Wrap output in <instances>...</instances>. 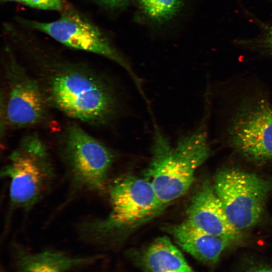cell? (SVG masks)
Here are the masks:
<instances>
[{
    "label": "cell",
    "instance_id": "1",
    "mask_svg": "<svg viewBox=\"0 0 272 272\" xmlns=\"http://www.w3.org/2000/svg\"><path fill=\"white\" fill-rule=\"evenodd\" d=\"M205 113L197 127L172 146L154 125L152 157L144 173L163 206L183 195L191 186L196 170L210 155L208 129L211 100L206 99Z\"/></svg>",
    "mask_w": 272,
    "mask_h": 272
},
{
    "label": "cell",
    "instance_id": "2",
    "mask_svg": "<svg viewBox=\"0 0 272 272\" xmlns=\"http://www.w3.org/2000/svg\"><path fill=\"white\" fill-rule=\"evenodd\" d=\"M47 98L51 104L74 119L95 124H105L119 110L112 85L105 78L85 68L66 65L49 76Z\"/></svg>",
    "mask_w": 272,
    "mask_h": 272
},
{
    "label": "cell",
    "instance_id": "3",
    "mask_svg": "<svg viewBox=\"0 0 272 272\" xmlns=\"http://www.w3.org/2000/svg\"><path fill=\"white\" fill-rule=\"evenodd\" d=\"M109 196L111 209L108 217L85 222L80 226V237L88 244H105L118 233L149 220L165 207L145 177L128 176L115 182Z\"/></svg>",
    "mask_w": 272,
    "mask_h": 272
},
{
    "label": "cell",
    "instance_id": "4",
    "mask_svg": "<svg viewBox=\"0 0 272 272\" xmlns=\"http://www.w3.org/2000/svg\"><path fill=\"white\" fill-rule=\"evenodd\" d=\"M223 129L232 148L246 159L272 160V102L257 87L244 89L232 99Z\"/></svg>",
    "mask_w": 272,
    "mask_h": 272
},
{
    "label": "cell",
    "instance_id": "5",
    "mask_svg": "<svg viewBox=\"0 0 272 272\" xmlns=\"http://www.w3.org/2000/svg\"><path fill=\"white\" fill-rule=\"evenodd\" d=\"M10 181L11 202L28 210L48 192L54 169L48 150L36 133L24 136L1 172Z\"/></svg>",
    "mask_w": 272,
    "mask_h": 272
},
{
    "label": "cell",
    "instance_id": "6",
    "mask_svg": "<svg viewBox=\"0 0 272 272\" xmlns=\"http://www.w3.org/2000/svg\"><path fill=\"white\" fill-rule=\"evenodd\" d=\"M59 13V17L52 21L23 18L19 20L26 28L43 33L65 46L95 53L116 62L127 72L138 89L142 88L130 65L97 24L66 2Z\"/></svg>",
    "mask_w": 272,
    "mask_h": 272
},
{
    "label": "cell",
    "instance_id": "7",
    "mask_svg": "<svg viewBox=\"0 0 272 272\" xmlns=\"http://www.w3.org/2000/svg\"><path fill=\"white\" fill-rule=\"evenodd\" d=\"M214 189L230 224L241 233L261 218L272 181L238 169H226L216 175Z\"/></svg>",
    "mask_w": 272,
    "mask_h": 272
},
{
    "label": "cell",
    "instance_id": "8",
    "mask_svg": "<svg viewBox=\"0 0 272 272\" xmlns=\"http://www.w3.org/2000/svg\"><path fill=\"white\" fill-rule=\"evenodd\" d=\"M59 150L75 186L95 191L103 189L113 161L108 147L73 124L64 130Z\"/></svg>",
    "mask_w": 272,
    "mask_h": 272
},
{
    "label": "cell",
    "instance_id": "9",
    "mask_svg": "<svg viewBox=\"0 0 272 272\" xmlns=\"http://www.w3.org/2000/svg\"><path fill=\"white\" fill-rule=\"evenodd\" d=\"M7 74V122L13 127L22 128L40 122L45 113L46 97L39 85L14 59L8 64Z\"/></svg>",
    "mask_w": 272,
    "mask_h": 272
},
{
    "label": "cell",
    "instance_id": "10",
    "mask_svg": "<svg viewBox=\"0 0 272 272\" xmlns=\"http://www.w3.org/2000/svg\"><path fill=\"white\" fill-rule=\"evenodd\" d=\"M186 220L205 232L233 242L240 238L241 233L231 225L214 188L207 183L193 195Z\"/></svg>",
    "mask_w": 272,
    "mask_h": 272
},
{
    "label": "cell",
    "instance_id": "11",
    "mask_svg": "<svg viewBox=\"0 0 272 272\" xmlns=\"http://www.w3.org/2000/svg\"><path fill=\"white\" fill-rule=\"evenodd\" d=\"M166 230L182 250L209 265L217 263L223 251L233 242L227 238L205 232L186 220L169 226Z\"/></svg>",
    "mask_w": 272,
    "mask_h": 272
},
{
    "label": "cell",
    "instance_id": "12",
    "mask_svg": "<svg viewBox=\"0 0 272 272\" xmlns=\"http://www.w3.org/2000/svg\"><path fill=\"white\" fill-rule=\"evenodd\" d=\"M130 258L142 272H197L166 236L158 237L145 248L132 252Z\"/></svg>",
    "mask_w": 272,
    "mask_h": 272
},
{
    "label": "cell",
    "instance_id": "13",
    "mask_svg": "<svg viewBox=\"0 0 272 272\" xmlns=\"http://www.w3.org/2000/svg\"><path fill=\"white\" fill-rule=\"evenodd\" d=\"M18 272H69L95 262L96 256H74L53 250L30 252L19 250L15 253Z\"/></svg>",
    "mask_w": 272,
    "mask_h": 272
},
{
    "label": "cell",
    "instance_id": "14",
    "mask_svg": "<svg viewBox=\"0 0 272 272\" xmlns=\"http://www.w3.org/2000/svg\"><path fill=\"white\" fill-rule=\"evenodd\" d=\"M184 0H137L142 13L158 24L169 22L180 11Z\"/></svg>",
    "mask_w": 272,
    "mask_h": 272
},
{
    "label": "cell",
    "instance_id": "15",
    "mask_svg": "<svg viewBox=\"0 0 272 272\" xmlns=\"http://www.w3.org/2000/svg\"><path fill=\"white\" fill-rule=\"evenodd\" d=\"M3 3H16L28 7L41 10L59 12L64 6V0H0Z\"/></svg>",
    "mask_w": 272,
    "mask_h": 272
},
{
    "label": "cell",
    "instance_id": "16",
    "mask_svg": "<svg viewBox=\"0 0 272 272\" xmlns=\"http://www.w3.org/2000/svg\"><path fill=\"white\" fill-rule=\"evenodd\" d=\"M257 47L262 53L272 56V25L262 39L258 41Z\"/></svg>",
    "mask_w": 272,
    "mask_h": 272
},
{
    "label": "cell",
    "instance_id": "17",
    "mask_svg": "<svg viewBox=\"0 0 272 272\" xmlns=\"http://www.w3.org/2000/svg\"><path fill=\"white\" fill-rule=\"evenodd\" d=\"M97 5L107 10L115 11L125 7L129 0H91Z\"/></svg>",
    "mask_w": 272,
    "mask_h": 272
},
{
    "label": "cell",
    "instance_id": "18",
    "mask_svg": "<svg viewBox=\"0 0 272 272\" xmlns=\"http://www.w3.org/2000/svg\"><path fill=\"white\" fill-rule=\"evenodd\" d=\"M254 272H272V269L261 268V269L255 270Z\"/></svg>",
    "mask_w": 272,
    "mask_h": 272
},
{
    "label": "cell",
    "instance_id": "19",
    "mask_svg": "<svg viewBox=\"0 0 272 272\" xmlns=\"http://www.w3.org/2000/svg\"><path fill=\"white\" fill-rule=\"evenodd\" d=\"M1 272H6L5 270L1 269Z\"/></svg>",
    "mask_w": 272,
    "mask_h": 272
}]
</instances>
